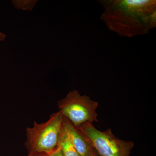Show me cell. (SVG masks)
Masks as SVG:
<instances>
[{"label":"cell","instance_id":"1","mask_svg":"<svg viewBox=\"0 0 156 156\" xmlns=\"http://www.w3.org/2000/svg\"><path fill=\"white\" fill-rule=\"evenodd\" d=\"M101 19L109 30L133 37L146 34L156 27L155 0H103Z\"/></svg>","mask_w":156,"mask_h":156},{"label":"cell","instance_id":"2","mask_svg":"<svg viewBox=\"0 0 156 156\" xmlns=\"http://www.w3.org/2000/svg\"><path fill=\"white\" fill-rule=\"evenodd\" d=\"M64 117L60 112L50 115L48 121L39 124L34 122L32 127L26 129L24 145L28 155H49L58 146L63 130Z\"/></svg>","mask_w":156,"mask_h":156},{"label":"cell","instance_id":"3","mask_svg":"<svg viewBox=\"0 0 156 156\" xmlns=\"http://www.w3.org/2000/svg\"><path fill=\"white\" fill-rule=\"evenodd\" d=\"M89 140L100 156H130L134 142L118 138L108 128L101 131L93 123L87 122L76 128Z\"/></svg>","mask_w":156,"mask_h":156},{"label":"cell","instance_id":"4","mask_svg":"<svg viewBox=\"0 0 156 156\" xmlns=\"http://www.w3.org/2000/svg\"><path fill=\"white\" fill-rule=\"evenodd\" d=\"M98 105L97 101L81 95L76 90L70 91L58 102V111L76 128L84 123L98 122L96 112Z\"/></svg>","mask_w":156,"mask_h":156},{"label":"cell","instance_id":"5","mask_svg":"<svg viewBox=\"0 0 156 156\" xmlns=\"http://www.w3.org/2000/svg\"><path fill=\"white\" fill-rule=\"evenodd\" d=\"M63 117V131L80 156H94L96 154L95 150L87 138L66 118Z\"/></svg>","mask_w":156,"mask_h":156},{"label":"cell","instance_id":"6","mask_svg":"<svg viewBox=\"0 0 156 156\" xmlns=\"http://www.w3.org/2000/svg\"><path fill=\"white\" fill-rule=\"evenodd\" d=\"M58 145L61 146L64 156H80L63 130Z\"/></svg>","mask_w":156,"mask_h":156},{"label":"cell","instance_id":"7","mask_svg":"<svg viewBox=\"0 0 156 156\" xmlns=\"http://www.w3.org/2000/svg\"><path fill=\"white\" fill-rule=\"evenodd\" d=\"M48 156H64V155L61 146L58 145L57 147L51 153L49 154Z\"/></svg>","mask_w":156,"mask_h":156},{"label":"cell","instance_id":"8","mask_svg":"<svg viewBox=\"0 0 156 156\" xmlns=\"http://www.w3.org/2000/svg\"><path fill=\"white\" fill-rule=\"evenodd\" d=\"M6 37L5 34L0 32V42L5 41Z\"/></svg>","mask_w":156,"mask_h":156},{"label":"cell","instance_id":"9","mask_svg":"<svg viewBox=\"0 0 156 156\" xmlns=\"http://www.w3.org/2000/svg\"><path fill=\"white\" fill-rule=\"evenodd\" d=\"M48 154H34L28 155L27 156H48Z\"/></svg>","mask_w":156,"mask_h":156},{"label":"cell","instance_id":"10","mask_svg":"<svg viewBox=\"0 0 156 156\" xmlns=\"http://www.w3.org/2000/svg\"><path fill=\"white\" fill-rule=\"evenodd\" d=\"M94 156H98L97 155H96V154H95V155H94Z\"/></svg>","mask_w":156,"mask_h":156}]
</instances>
